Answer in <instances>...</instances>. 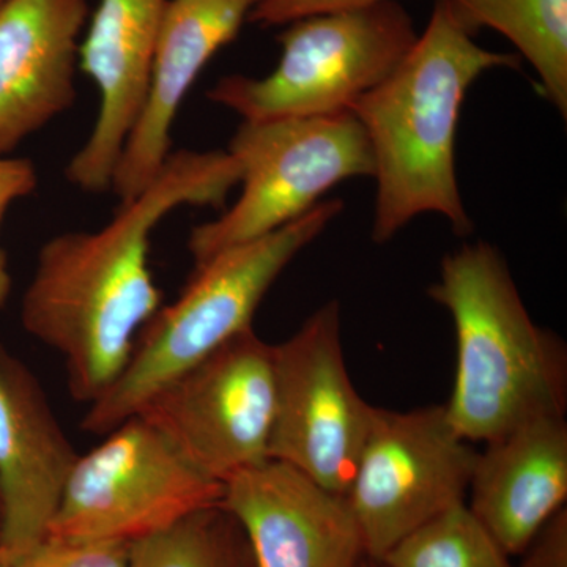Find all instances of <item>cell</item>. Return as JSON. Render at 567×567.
<instances>
[{
	"label": "cell",
	"mask_w": 567,
	"mask_h": 567,
	"mask_svg": "<svg viewBox=\"0 0 567 567\" xmlns=\"http://www.w3.org/2000/svg\"><path fill=\"white\" fill-rule=\"evenodd\" d=\"M221 506L240 525L254 567H364L344 496L268 461L224 483Z\"/></svg>",
	"instance_id": "11"
},
{
	"label": "cell",
	"mask_w": 567,
	"mask_h": 567,
	"mask_svg": "<svg viewBox=\"0 0 567 567\" xmlns=\"http://www.w3.org/2000/svg\"><path fill=\"white\" fill-rule=\"evenodd\" d=\"M240 177L227 151L171 153L155 181L121 203L102 229L55 235L41 246L21 322L62 358L78 402L91 405L110 390L163 306L148 264L158 224L183 205L223 207Z\"/></svg>",
	"instance_id": "1"
},
{
	"label": "cell",
	"mask_w": 567,
	"mask_h": 567,
	"mask_svg": "<svg viewBox=\"0 0 567 567\" xmlns=\"http://www.w3.org/2000/svg\"><path fill=\"white\" fill-rule=\"evenodd\" d=\"M518 557L517 567H567V507L548 520Z\"/></svg>",
	"instance_id": "23"
},
{
	"label": "cell",
	"mask_w": 567,
	"mask_h": 567,
	"mask_svg": "<svg viewBox=\"0 0 567 567\" xmlns=\"http://www.w3.org/2000/svg\"><path fill=\"white\" fill-rule=\"evenodd\" d=\"M275 398V344L251 327L163 386L136 415L224 484L270 461Z\"/></svg>",
	"instance_id": "9"
},
{
	"label": "cell",
	"mask_w": 567,
	"mask_h": 567,
	"mask_svg": "<svg viewBox=\"0 0 567 567\" xmlns=\"http://www.w3.org/2000/svg\"><path fill=\"white\" fill-rule=\"evenodd\" d=\"M169 0H100L80 44V70L100 93L91 136L74 153L66 181L85 193L110 192L126 137L140 115L156 39Z\"/></svg>",
	"instance_id": "14"
},
{
	"label": "cell",
	"mask_w": 567,
	"mask_h": 567,
	"mask_svg": "<svg viewBox=\"0 0 567 567\" xmlns=\"http://www.w3.org/2000/svg\"><path fill=\"white\" fill-rule=\"evenodd\" d=\"M380 2L388 0H259L248 21L260 25H282L315 14L358 9Z\"/></svg>",
	"instance_id": "22"
},
{
	"label": "cell",
	"mask_w": 567,
	"mask_h": 567,
	"mask_svg": "<svg viewBox=\"0 0 567 567\" xmlns=\"http://www.w3.org/2000/svg\"><path fill=\"white\" fill-rule=\"evenodd\" d=\"M78 456L37 377L0 342V550L11 565L47 539Z\"/></svg>",
	"instance_id": "12"
},
{
	"label": "cell",
	"mask_w": 567,
	"mask_h": 567,
	"mask_svg": "<svg viewBox=\"0 0 567 567\" xmlns=\"http://www.w3.org/2000/svg\"><path fill=\"white\" fill-rule=\"evenodd\" d=\"M275 383L270 461L344 496L375 406L361 398L347 371L338 301L275 346Z\"/></svg>",
	"instance_id": "10"
},
{
	"label": "cell",
	"mask_w": 567,
	"mask_h": 567,
	"mask_svg": "<svg viewBox=\"0 0 567 567\" xmlns=\"http://www.w3.org/2000/svg\"><path fill=\"white\" fill-rule=\"evenodd\" d=\"M466 503V502H465ZM465 503L451 507L395 544L382 567H514Z\"/></svg>",
	"instance_id": "19"
},
{
	"label": "cell",
	"mask_w": 567,
	"mask_h": 567,
	"mask_svg": "<svg viewBox=\"0 0 567 567\" xmlns=\"http://www.w3.org/2000/svg\"><path fill=\"white\" fill-rule=\"evenodd\" d=\"M0 567H11L10 559L7 558L2 550H0Z\"/></svg>",
	"instance_id": "24"
},
{
	"label": "cell",
	"mask_w": 567,
	"mask_h": 567,
	"mask_svg": "<svg viewBox=\"0 0 567 567\" xmlns=\"http://www.w3.org/2000/svg\"><path fill=\"white\" fill-rule=\"evenodd\" d=\"M87 0H9L0 7V156L76 102Z\"/></svg>",
	"instance_id": "15"
},
{
	"label": "cell",
	"mask_w": 567,
	"mask_h": 567,
	"mask_svg": "<svg viewBox=\"0 0 567 567\" xmlns=\"http://www.w3.org/2000/svg\"><path fill=\"white\" fill-rule=\"evenodd\" d=\"M0 522H2V513H0Z\"/></svg>",
	"instance_id": "27"
},
{
	"label": "cell",
	"mask_w": 567,
	"mask_h": 567,
	"mask_svg": "<svg viewBox=\"0 0 567 567\" xmlns=\"http://www.w3.org/2000/svg\"><path fill=\"white\" fill-rule=\"evenodd\" d=\"M466 24L505 35L536 70L544 96L567 114V0H451Z\"/></svg>",
	"instance_id": "17"
},
{
	"label": "cell",
	"mask_w": 567,
	"mask_h": 567,
	"mask_svg": "<svg viewBox=\"0 0 567 567\" xmlns=\"http://www.w3.org/2000/svg\"><path fill=\"white\" fill-rule=\"evenodd\" d=\"M128 547L117 543H82L47 537L11 567H126Z\"/></svg>",
	"instance_id": "20"
},
{
	"label": "cell",
	"mask_w": 567,
	"mask_h": 567,
	"mask_svg": "<svg viewBox=\"0 0 567 567\" xmlns=\"http://www.w3.org/2000/svg\"><path fill=\"white\" fill-rule=\"evenodd\" d=\"M259 0H169L164 10L151 78L140 115L111 189L121 203L144 192L173 148V126L186 93L213 55L238 35Z\"/></svg>",
	"instance_id": "13"
},
{
	"label": "cell",
	"mask_w": 567,
	"mask_h": 567,
	"mask_svg": "<svg viewBox=\"0 0 567 567\" xmlns=\"http://www.w3.org/2000/svg\"><path fill=\"white\" fill-rule=\"evenodd\" d=\"M342 208L341 199L320 200L281 229L197 265L177 300L162 306L142 328L122 374L89 405L82 431L107 434L136 415L167 383L251 328L257 308L279 275Z\"/></svg>",
	"instance_id": "4"
},
{
	"label": "cell",
	"mask_w": 567,
	"mask_h": 567,
	"mask_svg": "<svg viewBox=\"0 0 567 567\" xmlns=\"http://www.w3.org/2000/svg\"><path fill=\"white\" fill-rule=\"evenodd\" d=\"M39 185V174L31 159L0 156V226L11 205L31 196ZM11 293V275L7 254L0 248V309L6 308Z\"/></svg>",
	"instance_id": "21"
},
{
	"label": "cell",
	"mask_w": 567,
	"mask_h": 567,
	"mask_svg": "<svg viewBox=\"0 0 567 567\" xmlns=\"http://www.w3.org/2000/svg\"><path fill=\"white\" fill-rule=\"evenodd\" d=\"M432 300L453 317L457 364L447 417L470 443L566 416L567 350L539 327L502 254L477 241L447 254Z\"/></svg>",
	"instance_id": "3"
},
{
	"label": "cell",
	"mask_w": 567,
	"mask_h": 567,
	"mask_svg": "<svg viewBox=\"0 0 567 567\" xmlns=\"http://www.w3.org/2000/svg\"><path fill=\"white\" fill-rule=\"evenodd\" d=\"M287 25L278 37L281 59L268 76L223 78L208 91V100L244 122L350 112L390 76L417 39L412 17L395 0Z\"/></svg>",
	"instance_id": "5"
},
{
	"label": "cell",
	"mask_w": 567,
	"mask_h": 567,
	"mask_svg": "<svg viewBox=\"0 0 567 567\" xmlns=\"http://www.w3.org/2000/svg\"><path fill=\"white\" fill-rule=\"evenodd\" d=\"M240 525L221 505L130 544L126 567H251Z\"/></svg>",
	"instance_id": "18"
},
{
	"label": "cell",
	"mask_w": 567,
	"mask_h": 567,
	"mask_svg": "<svg viewBox=\"0 0 567 567\" xmlns=\"http://www.w3.org/2000/svg\"><path fill=\"white\" fill-rule=\"evenodd\" d=\"M473 33L451 0H436L412 50L350 110L374 158L375 244H386L423 213H439L457 235L473 230L454 159L462 104L481 74L520 65L517 54L481 48Z\"/></svg>",
	"instance_id": "2"
},
{
	"label": "cell",
	"mask_w": 567,
	"mask_h": 567,
	"mask_svg": "<svg viewBox=\"0 0 567 567\" xmlns=\"http://www.w3.org/2000/svg\"><path fill=\"white\" fill-rule=\"evenodd\" d=\"M227 152L240 166L241 194L219 218L192 230L194 267L295 221L338 183L374 177L368 134L352 112L244 122Z\"/></svg>",
	"instance_id": "6"
},
{
	"label": "cell",
	"mask_w": 567,
	"mask_h": 567,
	"mask_svg": "<svg viewBox=\"0 0 567 567\" xmlns=\"http://www.w3.org/2000/svg\"><path fill=\"white\" fill-rule=\"evenodd\" d=\"M476 454L445 404L410 412L375 406L344 495L365 557L379 563L410 533L465 503Z\"/></svg>",
	"instance_id": "8"
},
{
	"label": "cell",
	"mask_w": 567,
	"mask_h": 567,
	"mask_svg": "<svg viewBox=\"0 0 567 567\" xmlns=\"http://www.w3.org/2000/svg\"><path fill=\"white\" fill-rule=\"evenodd\" d=\"M364 567H382V566H380L379 563L371 561V559H368V561H365Z\"/></svg>",
	"instance_id": "25"
},
{
	"label": "cell",
	"mask_w": 567,
	"mask_h": 567,
	"mask_svg": "<svg viewBox=\"0 0 567 567\" xmlns=\"http://www.w3.org/2000/svg\"><path fill=\"white\" fill-rule=\"evenodd\" d=\"M103 436L74 462L47 537L130 546L221 505L224 484L141 415Z\"/></svg>",
	"instance_id": "7"
},
{
	"label": "cell",
	"mask_w": 567,
	"mask_h": 567,
	"mask_svg": "<svg viewBox=\"0 0 567 567\" xmlns=\"http://www.w3.org/2000/svg\"><path fill=\"white\" fill-rule=\"evenodd\" d=\"M484 445L465 505L509 557H518L566 507V416L529 421Z\"/></svg>",
	"instance_id": "16"
},
{
	"label": "cell",
	"mask_w": 567,
	"mask_h": 567,
	"mask_svg": "<svg viewBox=\"0 0 567 567\" xmlns=\"http://www.w3.org/2000/svg\"><path fill=\"white\" fill-rule=\"evenodd\" d=\"M6 2H9V0H0V7H2Z\"/></svg>",
	"instance_id": "26"
}]
</instances>
